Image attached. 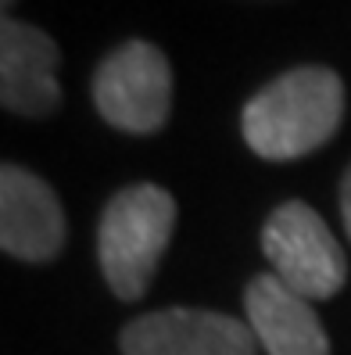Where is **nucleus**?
<instances>
[{
	"label": "nucleus",
	"instance_id": "nucleus-1",
	"mask_svg": "<svg viewBox=\"0 0 351 355\" xmlns=\"http://www.w3.org/2000/svg\"><path fill=\"white\" fill-rule=\"evenodd\" d=\"M344 119V83L334 69L301 65L276 76L244 104L240 133L258 158L291 162L312 155Z\"/></svg>",
	"mask_w": 351,
	"mask_h": 355
},
{
	"label": "nucleus",
	"instance_id": "nucleus-2",
	"mask_svg": "<svg viewBox=\"0 0 351 355\" xmlns=\"http://www.w3.org/2000/svg\"><path fill=\"white\" fill-rule=\"evenodd\" d=\"M172 230L176 198L158 183H133L105 205L97 226V259L115 298L136 302L151 287Z\"/></svg>",
	"mask_w": 351,
	"mask_h": 355
},
{
	"label": "nucleus",
	"instance_id": "nucleus-3",
	"mask_svg": "<svg viewBox=\"0 0 351 355\" xmlns=\"http://www.w3.org/2000/svg\"><path fill=\"white\" fill-rule=\"evenodd\" d=\"M262 252L273 262V277L308 302L334 298L348 280V259L337 237L312 205L287 201L262 230Z\"/></svg>",
	"mask_w": 351,
	"mask_h": 355
},
{
	"label": "nucleus",
	"instance_id": "nucleus-4",
	"mask_svg": "<svg viewBox=\"0 0 351 355\" xmlns=\"http://www.w3.org/2000/svg\"><path fill=\"white\" fill-rule=\"evenodd\" d=\"M93 104L100 119L126 133H154L172 108V69L154 44L126 40L93 72Z\"/></svg>",
	"mask_w": 351,
	"mask_h": 355
},
{
	"label": "nucleus",
	"instance_id": "nucleus-5",
	"mask_svg": "<svg viewBox=\"0 0 351 355\" xmlns=\"http://www.w3.org/2000/svg\"><path fill=\"white\" fill-rule=\"evenodd\" d=\"M122 355H255L247 320L212 309H161L122 330Z\"/></svg>",
	"mask_w": 351,
	"mask_h": 355
},
{
	"label": "nucleus",
	"instance_id": "nucleus-6",
	"mask_svg": "<svg viewBox=\"0 0 351 355\" xmlns=\"http://www.w3.org/2000/svg\"><path fill=\"white\" fill-rule=\"evenodd\" d=\"M0 248L22 262H51L65 248L57 194L22 165L0 169Z\"/></svg>",
	"mask_w": 351,
	"mask_h": 355
},
{
	"label": "nucleus",
	"instance_id": "nucleus-7",
	"mask_svg": "<svg viewBox=\"0 0 351 355\" xmlns=\"http://www.w3.org/2000/svg\"><path fill=\"white\" fill-rule=\"evenodd\" d=\"M61 51L36 26L4 18L0 26V104L11 115L44 119L61 104Z\"/></svg>",
	"mask_w": 351,
	"mask_h": 355
},
{
	"label": "nucleus",
	"instance_id": "nucleus-8",
	"mask_svg": "<svg viewBox=\"0 0 351 355\" xmlns=\"http://www.w3.org/2000/svg\"><path fill=\"white\" fill-rule=\"evenodd\" d=\"M244 312L265 355H330V338L308 298L273 273L251 277L244 291Z\"/></svg>",
	"mask_w": 351,
	"mask_h": 355
},
{
	"label": "nucleus",
	"instance_id": "nucleus-9",
	"mask_svg": "<svg viewBox=\"0 0 351 355\" xmlns=\"http://www.w3.org/2000/svg\"><path fill=\"white\" fill-rule=\"evenodd\" d=\"M341 219H344V234L351 241V169L341 180Z\"/></svg>",
	"mask_w": 351,
	"mask_h": 355
},
{
	"label": "nucleus",
	"instance_id": "nucleus-10",
	"mask_svg": "<svg viewBox=\"0 0 351 355\" xmlns=\"http://www.w3.org/2000/svg\"><path fill=\"white\" fill-rule=\"evenodd\" d=\"M8 4H15V0H4V8H8Z\"/></svg>",
	"mask_w": 351,
	"mask_h": 355
}]
</instances>
